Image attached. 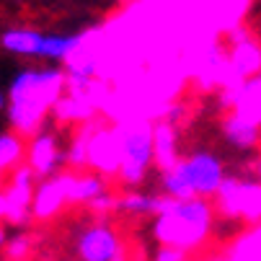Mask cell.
Wrapping results in <instances>:
<instances>
[{"label":"cell","mask_w":261,"mask_h":261,"mask_svg":"<svg viewBox=\"0 0 261 261\" xmlns=\"http://www.w3.org/2000/svg\"><path fill=\"white\" fill-rule=\"evenodd\" d=\"M36 173L29 166H21L11 173L8 184H6V199H8V217L6 222H11L13 228H26L31 217V204H34V192H36Z\"/></svg>","instance_id":"obj_8"},{"label":"cell","mask_w":261,"mask_h":261,"mask_svg":"<svg viewBox=\"0 0 261 261\" xmlns=\"http://www.w3.org/2000/svg\"><path fill=\"white\" fill-rule=\"evenodd\" d=\"M230 261H261V225H253L246 233L236 236Z\"/></svg>","instance_id":"obj_21"},{"label":"cell","mask_w":261,"mask_h":261,"mask_svg":"<svg viewBox=\"0 0 261 261\" xmlns=\"http://www.w3.org/2000/svg\"><path fill=\"white\" fill-rule=\"evenodd\" d=\"M0 47L8 55H16V57L42 60L44 34L36 31V29H29V26H11L0 34Z\"/></svg>","instance_id":"obj_12"},{"label":"cell","mask_w":261,"mask_h":261,"mask_svg":"<svg viewBox=\"0 0 261 261\" xmlns=\"http://www.w3.org/2000/svg\"><path fill=\"white\" fill-rule=\"evenodd\" d=\"M26 158V145L21 140V135L16 132H3L0 135V178H11V173L16 168H21Z\"/></svg>","instance_id":"obj_20"},{"label":"cell","mask_w":261,"mask_h":261,"mask_svg":"<svg viewBox=\"0 0 261 261\" xmlns=\"http://www.w3.org/2000/svg\"><path fill=\"white\" fill-rule=\"evenodd\" d=\"M106 192H109V186L101 173H91V171L75 173L72 176V186H70V204H91Z\"/></svg>","instance_id":"obj_18"},{"label":"cell","mask_w":261,"mask_h":261,"mask_svg":"<svg viewBox=\"0 0 261 261\" xmlns=\"http://www.w3.org/2000/svg\"><path fill=\"white\" fill-rule=\"evenodd\" d=\"M11 106V96L3 91V88H0V111H3V109H8Z\"/></svg>","instance_id":"obj_27"},{"label":"cell","mask_w":261,"mask_h":261,"mask_svg":"<svg viewBox=\"0 0 261 261\" xmlns=\"http://www.w3.org/2000/svg\"><path fill=\"white\" fill-rule=\"evenodd\" d=\"M96 103L88 98V96H72V93H65L60 98V103L55 106V119L60 124H75V122H88L93 114H96Z\"/></svg>","instance_id":"obj_16"},{"label":"cell","mask_w":261,"mask_h":261,"mask_svg":"<svg viewBox=\"0 0 261 261\" xmlns=\"http://www.w3.org/2000/svg\"><path fill=\"white\" fill-rule=\"evenodd\" d=\"M67 91V75L60 67H26L11 81L8 122L16 135L34 137L44 129L47 114L55 111Z\"/></svg>","instance_id":"obj_1"},{"label":"cell","mask_w":261,"mask_h":261,"mask_svg":"<svg viewBox=\"0 0 261 261\" xmlns=\"http://www.w3.org/2000/svg\"><path fill=\"white\" fill-rule=\"evenodd\" d=\"M153 261H186V251L171 248V246H161V248L153 253Z\"/></svg>","instance_id":"obj_25"},{"label":"cell","mask_w":261,"mask_h":261,"mask_svg":"<svg viewBox=\"0 0 261 261\" xmlns=\"http://www.w3.org/2000/svg\"><path fill=\"white\" fill-rule=\"evenodd\" d=\"M78 49H83V36L81 34H44V47L42 60L52 62H70V57Z\"/></svg>","instance_id":"obj_17"},{"label":"cell","mask_w":261,"mask_h":261,"mask_svg":"<svg viewBox=\"0 0 261 261\" xmlns=\"http://www.w3.org/2000/svg\"><path fill=\"white\" fill-rule=\"evenodd\" d=\"M253 171H256V181H261V155H258V161H256V168H253Z\"/></svg>","instance_id":"obj_29"},{"label":"cell","mask_w":261,"mask_h":261,"mask_svg":"<svg viewBox=\"0 0 261 261\" xmlns=\"http://www.w3.org/2000/svg\"><path fill=\"white\" fill-rule=\"evenodd\" d=\"M222 135H225V140L238 147V150H253V147L261 142V127L253 124L251 119L241 117V114H228L225 122H222Z\"/></svg>","instance_id":"obj_15"},{"label":"cell","mask_w":261,"mask_h":261,"mask_svg":"<svg viewBox=\"0 0 261 261\" xmlns=\"http://www.w3.org/2000/svg\"><path fill=\"white\" fill-rule=\"evenodd\" d=\"M230 70L233 78L246 83L253 78H261V44L253 39V36H246V39L233 42L230 49Z\"/></svg>","instance_id":"obj_11"},{"label":"cell","mask_w":261,"mask_h":261,"mask_svg":"<svg viewBox=\"0 0 261 261\" xmlns=\"http://www.w3.org/2000/svg\"><path fill=\"white\" fill-rule=\"evenodd\" d=\"M217 217L243 220L246 225H261V181L228 176L212 199Z\"/></svg>","instance_id":"obj_5"},{"label":"cell","mask_w":261,"mask_h":261,"mask_svg":"<svg viewBox=\"0 0 261 261\" xmlns=\"http://www.w3.org/2000/svg\"><path fill=\"white\" fill-rule=\"evenodd\" d=\"M91 132H93V127L86 124L75 137L70 140V145H67V155H65V163H67L70 168H75V171L88 168V140H91Z\"/></svg>","instance_id":"obj_22"},{"label":"cell","mask_w":261,"mask_h":261,"mask_svg":"<svg viewBox=\"0 0 261 261\" xmlns=\"http://www.w3.org/2000/svg\"><path fill=\"white\" fill-rule=\"evenodd\" d=\"M233 111L261 127V78L246 81L238 88L236 101H233Z\"/></svg>","instance_id":"obj_19"},{"label":"cell","mask_w":261,"mask_h":261,"mask_svg":"<svg viewBox=\"0 0 261 261\" xmlns=\"http://www.w3.org/2000/svg\"><path fill=\"white\" fill-rule=\"evenodd\" d=\"M8 210H11V207H8V199H6V192H3V189H0V220H6V217H8Z\"/></svg>","instance_id":"obj_26"},{"label":"cell","mask_w":261,"mask_h":261,"mask_svg":"<svg viewBox=\"0 0 261 261\" xmlns=\"http://www.w3.org/2000/svg\"><path fill=\"white\" fill-rule=\"evenodd\" d=\"M117 199H119V197H114L111 192H106V194H101L98 199H93L88 207H91L93 212H98V215H103V212H117Z\"/></svg>","instance_id":"obj_24"},{"label":"cell","mask_w":261,"mask_h":261,"mask_svg":"<svg viewBox=\"0 0 261 261\" xmlns=\"http://www.w3.org/2000/svg\"><path fill=\"white\" fill-rule=\"evenodd\" d=\"M8 238H11V236L6 233V228H3V222H0V251H3V248H6V243H8Z\"/></svg>","instance_id":"obj_28"},{"label":"cell","mask_w":261,"mask_h":261,"mask_svg":"<svg viewBox=\"0 0 261 261\" xmlns=\"http://www.w3.org/2000/svg\"><path fill=\"white\" fill-rule=\"evenodd\" d=\"M168 199L171 197H166V194H147V192L127 189L117 199V212L129 215V217H150V215L158 217L166 212Z\"/></svg>","instance_id":"obj_13"},{"label":"cell","mask_w":261,"mask_h":261,"mask_svg":"<svg viewBox=\"0 0 261 261\" xmlns=\"http://www.w3.org/2000/svg\"><path fill=\"white\" fill-rule=\"evenodd\" d=\"M119 147H122V166L119 178L127 189H135L147 178L150 166H155V124L150 122H132L117 127Z\"/></svg>","instance_id":"obj_4"},{"label":"cell","mask_w":261,"mask_h":261,"mask_svg":"<svg viewBox=\"0 0 261 261\" xmlns=\"http://www.w3.org/2000/svg\"><path fill=\"white\" fill-rule=\"evenodd\" d=\"M181 163L178 155V129L168 119L155 124V168L161 173H168Z\"/></svg>","instance_id":"obj_14"},{"label":"cell","mask_w":261,"mask_h":261,"mask_svg":"<svg viewBox=\"0 0 261 261\" xmlns=\"http://www.w3.org/2000/svg\"><path fill=\"white\" fill-rule=\"evenodd\" d=\"M225 178V166L215 153L194 150L161 176V189L171 199H215Z\"/></svg>","instance_id":"obj_3"},{"label":"cell","mask_w":261,"mask_h":261,"mask_svg":"<svg viewBox=\"0 0 261 261\" xmlns=\"http://www.w3.org/2000/svg\"><path fill=\"white\" fill-rule=\"evenodd\" d=\"M31 246H34V238L29 233H13L6 243V258L8 261H23L31 253Z\"/></svg>","instance_id":"obj_23"},{"label":"cell","mask_w":261,"mask_h":261,"mask_svg":"<svg viewBox=\"0 0 261 261\" xmlns=\"http://www.w3.org/2000/svg\"><path fill=\"white\" fill-rule=\"evenodd\" d=\"M215 204L210 199H168L163 215L153 222V236L161 246L194 251L215 230Z\"/></svg>","instance_id":"obj_2"},{"label":"cell","mask_w":261,"mask_h":261,"mask_svg":"<svg viewBox=\"0 0 261 261\" xmlns=\"http://www.w3.org/2000/svg\"><path fill=\"white\" fill-rule=\"evenodd\" d=\"M75 173H57L52 178H44L34 192V204H31V217L34 220H49L62 212L65 204H70V186Z\"/></svg>","instance_id":"obj_10"},{"label":"cell","mask_w":261,"mask_h":261,"mask_svg":"<svg viewBox=\"0 0 261 261\" xmlns=\"http://www.w3.org/2000/svg\"><path fill=\"white\" fill-rule=\"evenodd\" d=\"M122 166V147H119V135L117 127H93L91 140H88V168L101 176H119Z\"/></svg>","instance_id":"obj_9"},{"label":"cell","mask_w":261,"mask_h":261,"mask_svg":"<svg viewBox=\"0 0 261 261\" xmlns=\"http://www.w3.org/2000/svg\"><path fill=\"white\" fill-rule=\"evenodd\" d=\"M78 261H124V246L114 225L91 222L75 238Z\"/></svg>","instance_id":"obj_6"},{"label":"cell","mask_w":261,"mask_h":261,"mask_svg":"<svg viewBox=\"0 0 261 261\" xmlns=\"http://www.w3.org/2000/svg\"><path fill=\"white\" fill-rule=\"evenodd\" d=\"M65 155H67V147H62L60 142V135L55 129H42L39 135H34L29 147H26V166L44 178H52L60 173V166L65 163Z\"/></svg>","instance_id":"obj_7"}]
</instances>
